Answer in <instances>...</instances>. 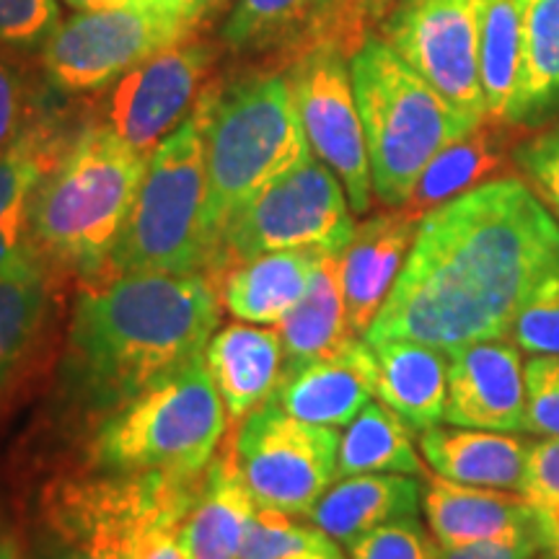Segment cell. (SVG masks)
Returning a JSON list of instances; mask_svg holds the SVG:
<instances>
[{"mask_svg":"<svg viewBox=\"0 0 559 559\" xmlns=\"http://www.w3.org/2000/svg\"><path fill=\"white\" fill-rule=\"evenodd\" d=\"M355 474H409L428 477L412 440V428L383 402H370L340 438L337 479Z\"/></svg>","mask_w":559,"mask_h":559,"instance_id":"obj_28","label":"cell"},{"mask_svg":"<svg viewBox=\"0 0 559 559\" xmlns=\"http://www.w3.org/2000/svg\"><path fill=\"white\" fill-rule=\"evenodd\" d=\"M559 262V221L526 181L506 177L419 221L368 345L415 340L443 353L508 337L521 304Z\"/></svg>","mask_w":559,"mask_h":559,"instance_id":"obj_1","label":"cell"},{"mask_svg":"<svg viewBox=\"0 0 559 559\" xmlns=\"http://www.w3.org/2000/svg\"><path fill=\"white\" fill-rule=\"evenodd\" d=\"M55 96L37 55L0 45V153L9 151L52 107Z\"/></svg>","mask_w":559,"mask_h":559,"instance_id":"obj_33","label":"cell"},{"mask_svg":"<svg viewBox=\"0 0 559 559\" xmlns=\"http://www.w3.org/2000/svg\"><path fill=\"white\" fill-rule=\"evenodd\" d=\"M423 510L440 547L513 542L539 534L534 510L515 489L461 485L445 477L423 479Z\"/></svg>","mask_w":559,"mask_h":559,"instance_id":"obj_15","label":"cell"},{"mask_svg":"<svg viewBox=\"0 0 559 559\" xmlns=\"http://www.w3.org/2000/svg\"><path fill=\"white\" fill-rule=\"evenodd\" d=\"M349 559H436L440 544L417 519L379 526L347 544Z\"/></svg>","mask_w":559,"mask_h":559,"instance_id":"obj_38","label":"cell"},{"mask_svg":"<svg viewBox=\"0 0 559 559\" xmlns=\"http://www.w3.org/2000/svg\"><path fill=\"white\" fill-rule=\"evenodd\" d=\"M319 0H236L221 29L223 50L267 66L296 39Z\"/></svg>","mask_w":559,"mask_h":559,"instance_id":"obj_32","label":"cell"},{"mask_svg":"<svg viewBox=\"0 0 559 559\" xmlns=\"http://www.w3.org/2000/svg\"><path fill=\"white\" fill-rule=\"evenodd\" d=\"M283 559H345L342 555L337 542L330 539L326 544H321V547H313V549H304V551H296V555H288Z\"/></svg>","mask_w":559,"mask_h":559,"instance_id":"obj_43","label":"cell"},{"mask_svg":"<svg viewBox=\"0 0 559 559\" xmlns=\"http://www.w3.org/2000/svg\"><path fill=\"white\" fill-rule=\"evenodd\" d=\"M226 432V409L205 358L166 376L122 404L91 445V461L107 474H164L200 479Z\"/></svg>","mask_w":559,"mask_h":559,"instance_id":"obj_7","label":"cell"},{"mask_svg":"<svg viewBox=\"0 0 559 559\" xmlns=\"http://www.w3.org/2000/svg\"><path fill=\"white\" fill-rule=\"evenodd\" d=\"M234 451L257 508L309 515L337 479L340 436L262 404L236 425Z\"/></svg>","mask_w":559,"mask_h":559,"instance_id":"obj_11","label":"cell"},{"mask_svg":"<svg viewBox=\"0 0 559 559\" xmlns=\"http://www.w3.org/2000/svg\"><path fill=\"white\" fill-rule=\"evenodd\" d=\"M221 50V39L213 41L205 34V21L187 26L107 88L96 91L99 99L91 102L88 120L143 156H153L218 81Z\"/></svg>","mask_w":559,"mask_h":559,"instance_id":"obj_9","label":"cell"},{"mask_svg":"<svg viewBox=\"0 0 559 559\" xmlns=\"http://www.w3.org/2000/svg\"><path fill=\"white\" fill-rule=\"evenodd\" d=\"M513 158L515 169L528 179L531 190L559 218V122L549 130L523 138Z\"/></svg>","mask_w":559,"mask_h":559,"instance_id":"obj_40","label":"cell"},{"mask_svg":"<svg viewBox=\"0 0 559 559\" xmlns=\"http://www.w3.org/2000/svg\"><path fill=\"white\" fill-rule=\"evenodd\" d=\"M254 508L236 459L234 438H228L221 456L210 461L202 474L198 500L179 526L185 559H241L243 531Z\"/></svg>","mask_w":559,"mask_h":559,"instance_id":"obj_20","label":"cell"},{"mask_svg":"<svg viewBox=\"0 0 559 559\" xmlns=\"http://www.w3.org/2000/svg\"><path fill=\"white\" fill-rule=\"evenodd\" d=\"M215 3H218V0H187V11L192 13V19H200V21H205L207 11L213 9Z\"/></svg>","mask_w":559,"mask_h":559,"instance_id":"obj_45","label":"cell"},{"mask_svg":"<svg viewBox=\"0 0 559 559\" xmlns=\"http://www.w3.org/2000/svg\"><path fill=\"white\" fill-rule=\"evenodd\" d=\"M419 221L407 210L391 207L355 226L353 239L340 251V283L353 332L366 337L415 243Z\"/></svg>","mask_w":559,"mask_h":559,"instance_id":"obj_16","label":"cell"},{"mask_svg":"<svg viewBox=\"0 0 559 559\" xmlns=\"http://www.w3.org/2000/svg\"><path fill=\"white\" fill-rule=\"evenodd\" d=\"M73 11H107V9H122V5L135 3V0H62Z\"/></svg>","mask_w":559,"mask_h":559,"instance_id":"obj_44","label":"cell"},{"mask_svg":"<svg viewBox=\"0 0 559 559\" xmlns=\"http://www.w3.org/2000/svg\"><path fill=\"white\" fill-rule=\"evenodd\" d=\"M185 515L181 510H164L140 521L128 539V559H185L179 544Z\"/></svg>","mask_w":559,"mask_h":559,"instance_id":"obj_41","label":"cell"},{"mask_svg":"<svg viewBox=\"0 0 559 559\" xmlns=\"http://www.w3.org/2000/svg\"><path fill=\"white\" fill-rule=\"evenodd\" d=\"M423 459L438 477L461 485L515 489L519 492L531 443L515 432L477 428H428L419 436Z\"/></svg>","mask_w":559,"mask_h":559,"instance_id":"obj_25","label":"cell"},{"mask_svg":"<svg viewBox=\"0 0 559 559\" xmlns=\"http://www.w3.org/2000/svg\"><path fill=\"white\" fill-rule=\"evenodd\" d=\"M376 358V396L407 419L412 430L436 428L449 400V353L415 340L370 345Z\"/></svg>","mask_w":559,"mask_h":559,"instance_id":"obj_23","label":"cell"},{"mask_svg":"<svg viewBox=\"0 0 559 559\" xmlns=\"http://www.w3.org/2000/svg\"><path fill=\"white\" fill-rule=\"evenodd\" d=\"M285 368L332 358L358 340L345 309L337 254H324L300 304L280 321Z\"/></svg>","mask_w":559,"mask_h":559,"instance_id":"obj_26","label":"cell"},{"mask_svg":"<svg viewBox=\"0 0 559 559\" xmlns=\"http://www.w3.org/2000/svg\"><path fill=\"white\" fill-rule=\"evenodd\" d=\"M355 234L345 187L324 160L309 153L243 205L221 236L213 283L230 264L267 251L309 249L340 254Z\"/></svg>","mask_w":559,"mask_h":559,"instance_id":"obj_8","label":"cell"},{"mask_svg":"<svg viewBox=\"0 0 559 559\" xmlns=\"http://www.w3.org/2000/svg\"><path fill=\"white\" fill-rule=\"evenodd\" d=\"M50 309V267L21 243L0 267V389L26 358Z\"/></svg>","mask_w":559,"mask_h":559,"instance_id":"obj_27","label":"cell"},{"mask_svg":"<svg viewBox=\"0 0 559 559\" xmlns=\"http://www.w3.org/2000/svg\"><path fill=\"white\" fill-rule=\"evenodd\" d=\"M423 487L409 474H355L321 495L311 523L337 544H353L368 531L402 519H417Z\"/></svg>","mask_w":559,"mask_h":559,"instance_id":"obj_24","label":"cell"},{"mask_svg":"<svg viewBox=\"0 0 559 559\" xmlns=\"http://www.w3.org/2000/svg\"><path fill=\"white\" fill-rule=\"evenodd\" d=\"M321 251H267L230 264L215 280L223 306L249 324H280L309 290Z\"/></svg>","mask_w":559,"mask_h":559,"instance_id":"obj_22","label":"cell"},{"mask_svg":"<svg viewBox=\"0 0 559 559\" xmlns=\"http://www.w3.org/2000/svg\"><path fill=\"white\" fill-rule=\"evenodd\" d=\"M205 366L228 417L241 423L275 396L285 373L283 340L275 330L228 324L207 342Z\"/></svg>","mask_w":559,"mask_h":559,"instance_id":"obj_19","label":"cell"},{"mask_svg":"<svg viewBox=\"0 0 559 559\" xmlns=\"http://www.w3.org/2000/svg\"><path fill=\"white\" fill-rule=\"evenodd\" d=\"M221 321L205 275L132 272L86 285L68 334V383L94 409H120L140 391L202 358Z\"/></svg>","mask_w":559,"mask_h":559,"instance_id":"obj_2","label":"cell"},{"mask_svg":"<svg viewBox=\"0 0 559 559\" xmlns=\"http://www.w3.org/2000/svg\"><path fill=\"white\" fill-rule=\"evenodd\" d=\"M526 132L528 128L521 124L485 117L464 138L453 140L430 160L402 210H407L412 218L423 221L443 202L489 181L506 179L510 169H515V148Z\"/></svg>","mask_w":559,"mask_h":559,"instance_id":"obj_18","label":"cell"},{"mask_svg":"<svg viewBox=\"0 0 559 559\" xmlns=\"http://www.w3.org/2000/svg\"><path fill=\"white\" fill-rule=\"evenodd\" d=\"M534 559H555V557H549V555H547V557H534Z\"/></svg>","mask_w":559,"mask_h":559,"instance_id":"obj_48","label":"cell"},{"mask_svg":"<svg viewBox=\"0 0 559 559\" xmlns=\"http://www.w3.org/2000/svg\"><path fill=\"white\" fill-rule=\"evenodd\" d=\"M542 547V536H523L513 542H485L472 547H440L436 559H534Z\"/></svg>","mask_w":559,"mask_h":559,"instance_id":"obj_42","label":"cell"},{"mask_svg":"<svg viewBox=\"0 0 559 559\" xmlns=\"http://www.w3.org/2000/svg\"><path fill=\"white\" fill-rule=\"evenodd\" d=\"M559 107V0H526L523 60L510 122L534 128Z\"/></svg>","mask_w":559,"mask_h":559,"instance_id":"obj_29","label":"cell"},{"mask_svg":"<svg viewBox=\"0 0 559 559\" xmlns=\"http://www.w3.org/2000/svg\"><path fill=\"white\" fill-rule=\"evenodd\" d=\"M296 515L270 508H254L243 531L241 559H283L296 551L321 547L330 542L324 531L293 521Z\"/></svg>","mask_w":559,"mask_h":559,"instance_id":"obj_35","label":"cell"},{"mask_svg":"<svg viewBox=\"0 0 559 559\" xmlns=\"http://www.w3.org/2000/svg\"><path fill=\"white\" fill-rule=\"evenodd\" d=\"M376 396V358L366 340H353L332 358L285 368L270 402L324 428H345Z\"/></svg>","mask_w":559,"mask_h":559,"instance_id":"obj_17","label":"cell"},{"mask_svg":"<svg viewBox=\"0 0 559 559\" xmlns=\"http://www.w3.org/2000/svg\"><path fill=\"white\" fill-rule=\"evenodd\" d=\"M309 153L288 70L251 68L226 86L218 81L207 122L205 202L207 230L218 249L236 213Z\"/></svg>","mask_w":559,"mask_h":559,"instance_id":"obj_5","label":"cell"},{"mask_svg":"<svg viewBox=\"0 0 559 559\" xmlns=\"http://www.w3.org/2000/svg\"><path fill=\"white\" fill-rule=\"evenodd\" d=\"M519 492L534 510L544 551L559 559V438L531 443Z\"/></svg>","mask_w":559,"mask_h":559,"instance_id":"obj_34","label":"cell"},{"mask_svg":"<svg viewBox=\"0 0 559 559\" xmlns=\"http://www.w3.org/2000/svg\"><path fill=\"white\" fill-rule=\"evenodd\" d=\"M349 75L373 194L383 205L402 207L430 160L479 122L440 96L379 34L349 58Z\"/></svg>","mask_w":559,"mask_h":559,"instance_id":"obj_6","label":"cell"},{"mask_svg":"<svg viewBox=\"0 0 559 559\" xmlns=\"http://www.w3.org/2000/svg\"><path fill=\"white\" fill-rule=\"evenodd\" d=\"M166 3H174V5H181V9H185L187 11V0H166ZM187 13H190V11H187ZM190 16H192V13H190ZM200 21V19H198Z\"/></svg>","mask_w":559,"mask_h":559,"instance_id":"obj_47","label":"cell"},{"mask_svg":"<svg viewBox=\"0 0 559 559\" xmlns=\"http://www.w3.org/2000/svg\"><path fill=\"white\" fill-rule=\"evenodd\" d=\"M526 428L523 432L559 438V355H534L526 366Z\"/></svg>","mask_w":559,"mask_h":559,"instance_id":"obj_39","label":"cell"},{"mask_svg":"<svg viewBox=\"0 0 559 559\" xmlns=\"http://www.w3.org/2000/svg\"><path fill=\"white\" fill-rule=\"evenodd\" d=\"M0 559H26V557L11 539L0 536Z\"/></svg>","mask_w":559,"mask_h":559,"instance_id":"obj_46","label":"cell"},{"mask_svg":"<svg viewBox=\"0 0 559 559\" xmlns=\"http://www.w3.org/2000/svg\"><path fill=\"white\" fill-rule=\"evenodd\" d=\"M396 0H319L317 9L300 26L296 39L285 47L264 70H288L298 58L311 50H334L342 58H353L368 37L379 32Z\"/></svg>","mask_w":559,"mask_h":559,"instance_id":"obj_31","label":"cell"},{"mask_svg":"<svg viewBox=\"0 0 559 559\" xmlns=\"http://www.w3.org/2000/svg\"><path fill=\"white\" fill-rule=\"evenodd\" d=\"M523 24H526V0H485L481 3V91H485L487 117L500 122H510L515 91H519Z\"/></svg>","mask_w":559,"mask_h":559,"instance_id":"obj_30","label":"cell"},{"mask_svg":"<svg viewBox=\"0 0 559 559\" xmlns=\"http://www.w3.org/2000/svg\"><path fill=\"white\" fill-rule=\"evenodd\" d=\"M510 334L523 353L559 355V262L531 288Z\"/></svg>","mask_w":559,"mask_h":559,"instance_id":"obj_36","label":"cell"},{"mask_svg":"<svg viewBox=\"0 0 559 559\" xmlns=\"http://www.w3.org/2000/svg\"><path fill=\"white\" fill-rule=\"evenodd\" d=\"M445 423L456 428L523 432L526 376L521 347L506 337L481 340L449 355Z\"/></svg>","mask_w":559,"mask_h":559,"instance_id":"obj_14","label":"cell"},{"mask_svg":"<svg viewBox=\"0 0 559 559\" xmlns=\"http://www.w3.org/2000/svg\"><path fill=\"white\" fill-rule=\"evenodd\" d=\"M288 79L313 156L337 174L353 213H368L373 177L347 58L311 50L293 62Z\"/></svg>","mask_w":559,"mask_h":559,"instance_id":"obj_13","label":"cell"},{"mask_svg":"<svg viewBox=\"0 0 559 559\" xmlns=\"http://www.w3.org/2000/svg\"><path fill=\"white\" fill-rule=\"evenodd\" d=\"M83 120L68 122L50 107L9 151L0 153V267L21 249L39 179L58 164Z\"/></svg>","mask_w":559,"mask_h":559,"instance_id":"obj_21","label":"cell"},{"mask_svg":"<svg viewBox=\"0 0 559 559\" xmlns=\"http://www.w3.org/2000/svg\"><path fill=\"white\" fill-rule=\"evenodd\" d=\"M148 160L151 156L86 117L32 194L24 247L50 270L75 272L86 285L99 283L135 205Z\"/></svg>","mask_w":559,"mask_h":559,"instance_id":"obj_3","label":"cell"},{"mask_svg":"<svg viewBox=\"0 0 559 559\" xmlns=\"http://www.w3.org/2000/svg\"><path fill=\"white\" fill-rule=\"evenodd\" d=\"M192 24L200 21L166 0L79 11L39 50L41 75L58 96L96 94Z\"/></svg>","mask_w":559,"mask_h":559,"instance_id":"obj_10","label":"cell"},{"mask_svg":"<svg viewBox=\"0 0 559 559\" xmlns=\"http://www.w3.org/2000/svg\"><path fill=\"white\" fill-rule=\"evenodd\" d=\"M60 21L58 0H0V45L39 55Z\"/></svg>","mask_w":559,"mask_h":559,"instance_id":"obj_37","label":"cell"},{"mask_svg":"<svg viewBox=\"0 0 559 559\" xmlns=\"http://www.w3.org/2000/svg\"><path fill=\"white\" fill-rule=\"evenodd\" d=\"M215 88L218 81L205 91L192 115L153 151L135 205L102 280L132 272L213 277L218 243L207 230L205 202L207 122Z\"/></svg>","mask_w":559,"mask_h":559,"instance_id":"obj_4","label":"cell"},{"mask_svg":"<svg viewBox=\"0 0 559 559\" xmlns=\"http://www.w3.org/2000/svg\"><path fill=\"white\" fill-rule=\"evenodd\" d=\"M481 3L396 0L376 32L440 96L477 122L487 117L479 75Z\"/></svg>","mask_w":559,"mask_h":559,"instance_id":"obj_12","label":"cell"}]
</instances>
